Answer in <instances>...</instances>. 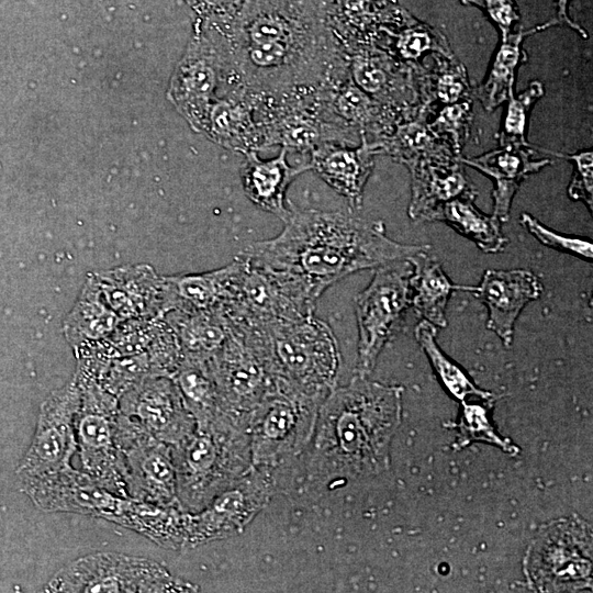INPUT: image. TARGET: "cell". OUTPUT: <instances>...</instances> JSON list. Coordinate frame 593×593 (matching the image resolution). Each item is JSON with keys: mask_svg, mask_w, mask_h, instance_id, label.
Masks as SVG:
<instances>
[{"mask_svg": "<svg viewBox=\"0 0 593 593\" xmlns=\"http://www.w3.org/2000/svg\"><path fill=\"white\" fill-rule=\"evenodd\" d=\"M286 148L271 159H260L257 152L245 154L240 167V179L246 197L261 210L269 212L283 223L291 214L286 204V191L289 184L304 171L311 170L310 164L291 166L287 161Z\"/></svg>", "mask_w": 593, "mask_h": 593, "instance_id": "cell-23", "label": "cell"}, {"mask_svg": "<svg viewBox=\"0 0 593 593\" xmlns=\"http://www.w3.org/2000/svg\"><path fill=\"white\" fill-rule=\"evenodd\" d=\"M541 290L539 280L528 270L489 269L480 286L472 287L470 292L486 305L488 327L510 346L516 318L528 302L539 298Z\"/></svg>", "mask_w": 593, "mask_h": 593, "instance_id": "cell-20", "label": "cell"}, {"mask_svg": "<svg viewBox=\"0 0 593 593\" xmlns=\"http://www.w3.org/2000/svg\"><path fill=\"white\" fill-rule=\"evenodd\" d=\"M186 513L179 505H159L124 497L109 521L168 549L186 547Z\"/></svg>", "mask_w": 593, "mask_h": 593, "instance_id": "cell-26", "label": "cell"}, {"mask_svg": "<svg viewBox=\"0 0 593 593\" xmlns=\"http://www.w3.org/2000/svg\"><path fill=\"white\" fill-rule=\"evenodd\" d=\"M186 1H187L189 4H191V2H192L193 0H186Z\"/></svg>", "mask_w": 593, "mask_h": 593, "instance_id": "cell-46", "label": "cell"}, {"mask_svg": "<svg viewBox=\"0 0 593 593\" xmlns=\"http://www.w3.org/2000/svg\"><path fill=\"white\" fill-rule=\"evenodd\" d=\"M120 413L172 447L187 439L197 423L171 377H149L119 398Z\"/></svg>", "mask_w": 593, "mask_h": 593, "instance_id": "cell-16", "label": "cell"}, {"mask_svg": "<svg viewBox=\"0 0 593 593\" xmlns=\"http://www.w3.org/2000/svg\"><path fill=\"white\" fill-rule=\"evenodd\" d=\"M542 94V85L539 81H533L529 87L516 98L514 97V93L510 96L502 130L497 135L501 146L510 144L528 146V143L525 139L528 114L534 103Z\"/></svg>", "mask_w": 593, "mask_h": 593, "instance_id": "cell-36", "label": "cell"}, {"mask_svg": "<svg viewBox=\"0 0 593 593\" xmlns=\"http://www.w3.org/2000/svg\"><path fill=\"white\" fill-rule=\"evenodd\" d=\"M532 32L534 30L510 33L502 40L485 81L474 92L485 110L496 109L513 94L515 69L525 59L521 44L524 36Z\"/></svg>", "mask_w": 593, "mask_h": 593, "instance_id": "cell-32", "label": "cell"}, {"mask_svg": "<svg viewBox=\"0 0 593 593\" xmlns=\"http://www.w3.org/2000/svg\"><path fill=\"white\" fill-rule=\"evenodd\" d=\"M115 441L127 497L179 505L172 446L156 439L120 412Z\"/></svg>", "mask_w": 593, "mask_h": 593, "instance_id": "cell-11", "label": "cell"}, {"mask_svg": "<svg viewBox=\"0 0 593 593\" xmlns=\"http://www.w3.org/2000/svg\"><path fill=\"white\" fill-rule=\"evenodd\" d=\"M273 238L251 242L239 256L298 283L313 300L333 283L356 271L406 259L425 245H404L389 238L381 221L343 212L299 209Z\"/></svg>", "mask_w": 593, "mask_h": 593, "instance_id": "cell-1", "label": "cell"}, {"mask_svg": "<svg viewBox=\"0 0 593 593\" xmlns=\"http://www.w3.org/2000/svg\"><path fill=\"white\" fill-rule=\"evenodd\" d=\"M104 300L122 320H154L167 312L164 276L147 264L90 272Z\"/></svg>", "mask_w": 593, "mask_h": 593, "instance_id": "cell-18", "label": "cell"}, {"mask_svg": "<svg viewBox=\"0 0 593 593\" xmlns=\"http://www.w3.org/2000/svg\"><path fill=\"white\" fill-rule=\"evenodd\" d=\"M395 47L401 57L417 59L430 49L446 47L439 34L421 24H412L398 34Z\"/></svg>", "mask_w": 593, "mask_h": 593, "instance_id": "cell-39", "label": "cell"}, {"mask_svg": "<svg viewBox=\"0 0 593 593\" xmlns=\"http://www.w3.org/2000/svg\"><path fill=\"white\" fill-rule=\"evenodd\" d=\"M273 492L272 472L253 467L202 510L186 513V547L192 548L243 532Z\"/></svg>", "mask_w": 593, "mask_h": 593, "instance_id": "cell-14", "label": "cell"}, {"mask_svg": "<svg viewBox=\"0 0 593 593\" xmlns=\"http://www.w3.org/2000/svg\"><path fill=\"white\" fill-rule=\"evenodd\" d=\"M469 114L470 104L468 102L452 103L440 112L429 128L437 133L454 135L455 143L458 144V135L467 126Z\"/></svg>", "mask_w": 593, "mask_h": 593, "instance_id": "cell-42", "label": "cell"}, {"mask_svg": "<svg viewBox=\"0 0 593 593\" xmlns=\"http://www.w3.org/2000/svg\"><path fill=\"white\" fill-rule=\"evenodd\" d=\"M411 276L406 259L385 264L377 268L369 286L357 295V376L371 373L381 350L400 328L412 304Z\"/></svg>", "mask_w": 593, "mask_h": 593, "instance_id": "cell-7", "label": "cell"}, {"mask_svg": "<svg viewBox=\"0 0 593 593\" xmlns=\"http://www.w3.org/2000/svg\"><path fill=\"white\" fill-rule=\"evenodd\" d=\"M528 147L529 145H500L499 148L478 157L459 158L460 163L478 169L494 180L493 216L500 222L508 220L512 201L521 183L529 175L550 164L549 159H533V150Z\"/></svg>", "mask_w": 593, "mask_h": 593, "instance_id": "cell-24", "label": "cell"}, {"mask_svg": "<svg viewBox=\"0 0 593 593\" xmlns=\"http://www.w3.org/2000/svg\"><path fill=\"white\" fill-rule=\"evenodd\" d=\"M224 75L221 51L202 26L178 63L168 89V99L188 121L192 130L202 133L211 105L219 97Z\"/></svg>", "mask_w": 593, "mask_h": 593, "instance_id": "cell-15", "label": "cell"}, {"mask_svg": "<svg viewBox=\"0 0 593 593\" xmlns=\"http://www.w3.org/2000/svg\"><path fill=\"white\" fill-rule=\"evenodd\" d=\"M533 545L526 571L540 590L581 589L591 579V536L581 519L559 521L546 528Z\"/></svg>", "mask_w": 593, "mask_h": 593, "instance_id": "cell-12", "label": "cell"}, {"mask_svg": "<svg viewBox=\"0 0 593 593\" xmlns=\"http://www.w3.org/2000/svg\"><path fill=\"white\" fill-rule=\"evenodd\" d=\"M402 387L356 376L324 398L312 437L310 481L377 474L389 467L391 439L401 423Z\"/></svg>", "mask_w": 593, "mask_h": 593, "instance_id": "cell-2", "label": "cell"}, {"mask_svg": "<svg viewBox=\"0 0 593 593\" xmlns=\"http://www.w3.org/2000/svg\"><path fill=\"white\" fill-rule=\"evenodd\" d=\"M121 322L89 272L63 322V332L67 343L76 351L108 338Z\"/></svg>", "mask_w": 593, "mask_h": 593, "instance_id": "cell-27", "label": "cell"}, {"mask_svg": "<svg viewBox=\"0 0 593 593\" xmlns=\"http://www.w3.org/2000/svg\"><path fill=\"white\" fill-rule=\"evenodd\" d=\"M324 398L276 378L246 418L253 467L273 472L301 455L311 444Z\"/></svg>", "mask_w": 593, "mask_h": 593, "instance_id": "cell-5", "label": "cell"}, {"mask_svg": "<svg viewBox=\"0 0 593 593\" xmlns=\"http://www.w3.org/2000/svg\"><path fill=\"white\" fill-rule=\"evenodd\" d=\"M376 144L380 153L392 156L409 168L423 160L452 157L447 148L436 144L417 123L400 126L393 136Z\"/></svg>", "mask_w": 593, "mask_h": 593, "instance_id": "cell-34", "label": "cell"}, {"mask_svg": "<svg viewBox=\"0 0 593 593\" xmlns=\"http://www.w3.org/2000/svg\"><path fill=\"white\" fill-rule=\"evenodd\" d=\"M251 327L261 338L276 378L322 396L336 387L340 353L337 339L325 322L313 314Z\"/></svg>", "mask_w": 593, "mask_h": 593, "instance_id": "cell-4", "label": "cell"}, {"mask_svg": "<svg viewBox=\"0 0 593 593\" xmlns=\"http://www.w3.org/2000/svg\"><path fill=\"white\" fill-rule=\"evenodd\" d=\"M465 4H474L483 9L499 26L502 40L510 34L513 23L519 20L517 7L513 0H461Z\"/></svg>", "mask_w": 593, "mask_h": 593, "instance_id": "cell-41", "label": "cell"}, {"mask_svg": "<svg viewBox=\"0 0 593 593\" xmlns=\"http://www.w3.org/2000/svg\"><path fill=\"white\" fill-rule=\"evenodd\" d=\"M355 85L365 93L383 97L389 88L390 76L384 63L376 56L355 55L350 60Z\"/></svg>", "mask_w": 593, "mask_h": 593, "instance_id": "cell-37", "label": "cell"}, {"mask_svg": "<svg viewBox=\"0 0 593 593\" xmlns=\"http://www.w3.org/2000/svg\"><path fill=\"white\" fill-rule=\"evenodd\" d=\"M163 318L174 329L182 356L208 360L226 342L232 322L223 307L211 310H170Z\"/></svg>", "mask_w": 593, "mask_h": 593, "instance_id": "cell-28", "label": "cell"}, {"mask_svg": "<svg viewBox=\"0 0 593 593\" xmlns=\"http://www.w3.org/2000/svg\"><path fill=\"white\" fill-rule=\"evenodd\" d=\"M242 265L243 259L237 255L232 262L215 270L164 276L167 312L223 307Z\"/></svg>", "mask_w": 593, "mask_h": 593, "instance_id": "cell-25", "label": "cell"}, {"mask_svg": "<svg viewBox=\"0 0 593 593\" xmlns=\"http://www.w3.org/2000/svg\"><path fill=\"white\" fill-rule=\"evenodd\" d=\"M473 198L465 195L446 202L435 214L434 221L449 224L485 253L502 251L507 238L501 231V222L493 215L482 213L474 205Z\"/></svg>", "mask_w": 593, "mask_h": 593, "instance_id": "cell-31", "label": "cell"}, {"mask_svg": "<svg viewBox=\"0 0 593 593\" xmlns=\"http://www.w3.org/2000/svg\"><path fill=\"white\" fill-rule=\"evenodd\" d=\"M244 0H193L191 7L199 19L208 21H224L234 16Z\"/></svg>", "mask_w": 593, "mask_h": 593, "instance_id": "cell-44", "label": "cell"}, {"mask_svg": "<svg viewBox=\"0 0 593 593\" xmlns=\"http://www.w3.org/2000/svg\"><path fill=\"white\" fill-rule=\"evenodd\" d=\"M406 260L412 266L410 279L412 305L424 320L435 326L445 327L446 306L449 295L455 290L471 291L472 287L454 284L445 275L440 264L434 260L426 250L411 255Z\"/></svg>", "mask_w": 593, "mask_h": 593, "instance_id": "cell-29", "label": "cell"}, {"mask_svg": "<svg viewBox=\"0 0 593 593\" xmlns=\"http://www.w3.org/2000/svg\"><path fill=\"white\" fill-rule=\"evenodd\" d=\"M177 499L184 512L194 513L232 486L251 468L245 422L222 413L172 447Z\"/></svg>", "mask_w": 593, "mask_h": 593, "instance_id": "cell-3", "label": "cell"}, {"mask_svg": "<svg viewBox=\"0 0 593 593\" xmlns=\"http://www.w3.org/2000/svg\"><path fill=\"white\" fill-rule=\"evenodd\" d=\"M256 103L239 90L225 91L210 108L202 134L232 152L247 154L265 150Z\"/></svg>", "mask_w": 593, "mask_h": 593, "instance_id": "cell-22", "label": "cell"}, {"mask_svg": "<svg viewBox=\"0 0 593 593\" xmlns=\"http://www.w3.org/2000/svg\"><path fill=\"white\" fill-rule=\"evenodd\" d=\"M242 259V268L223 305L233 323L258 326L314 314L316 301L298 283L244 257Z\"/></svg>", "mask_w": 593, "mask_h": 593, "instance_id": "cell-10", "label": "cell"}, {"mask_svg": "<svg viewBox=\"0 0 593 593\" xmlns=\"http://www.w3.org/2000/svg\"><path fill=\"white\" fill-rule=\"evenodd\" d=\"M54 593L198 592L199 586L174 577L155 560L121 552L80 557L56 571L44 586Z\"/></svg>", "mask_w": 593, "mask_h": 593, "instance_id": "cell-6", "label": "cell"}, {"mask_svg": "<svg viewBox=\"0 0 593 593\" xmlns=\"http://www.w3.org/2000/svg\"><path fill=\"white\" fill-rule=\"evenodd\" d=\"M409 169L412 176L409 215L412 220L434 221L435 214L446 202L459 197L475 195L459 158L423 160Z\"/></svg>", "mask_w": 593, "mask_h": 593, "instance_id": "cell-21", "label": "cell"}, {"mask_svg": "<svg viewBox=\"0 0 593 593\" xmlns=\"http://www.w3.org/2000/svg\"><path fill=\"white\" fill-rule=\"evenodd\" d=\"M521 223L540 243L548 247L581 257L586 260H591L593 257V244L588 239L561 235L549 230L528 213L522 214Z\"/></svg>", "mask_w": 593, "mask_h": 593, "instance_id": "cell-38", "label": "cell"}, {"mask_svg": "<svg viewBox=\"0 0 593 593\" xmlns=\"http://www.w3.org/2000/svg\"><path fill=\"white\" fill-rule=\"evenodd\" d=\"M80 403L81 389L74 376L42 402L32 441L15 470L18 479L71 467L77 452L75 419Z\"/></svg>", "mask_w": 593, "mask_h": 593, "instance_id": "cell-13", "label": "cell"}, {"mask_svg": "<svg viewBox=\"0 0 593 593\" xmlns=\"http://www.w3.org/2000/svg\"><path fill=\"white\" fill-rule=\"evenodd\" d=\"M437 96L446 103H455L466 96L468 85L462 70L445 69L437 79Z\"/></svg>", "mask_w": 593, "mask_h": 593, "instance_id": "cell-43", "label": "cell"}, {"mask_svg": "<svg viewBox=\"0 0 593 593\" xmlns=\"http://www.w3.org/2000/svg\"><path fill=\"white\" fill-rule=\"evenodd\" d=\"M575 163V171L568 192L573 200H582L592 210L593 203V155L581 152L575 155H559Z\"/></svg>", "mask_w": 593, "mask_h": 593, "instance_id": "cell-40", "label": "cell"}, {"mask_svg": "<svg viewBox=\"0 0 593 593\" xmlns=\"http://www.w3.org/2000/svg\"><path fill=\"white\" fill-rule=\"evenodd\" d=\"M455 426L459 430L456 448H462L471 441H484L511 455L518 452L514 445L496 433L489 418V409L484 405L463 403L459 422Z\"/></svg>", "mask_w": 593, "mask_h": 593, "instance_id": "cell-35", "label": "cell"}, {"mask_svg": "<svg viewBox=\"0 0 593 593\" xmlns=\"http://www.w3.org/2000/svg\"><path fill=\"white\" fill-rule=\"evenodd\" d=\"M74 378L81 389L75 433L82 471L109 492L127 497L115 441L119 399L89 377L75 372Z\"/></svg>", "mask_w": 593, "mask_h": 593, "instance_id": "cell-9", "label": "cell"}, {"mask_svg": "<svg viewBox=\"0 0 593 593\" xmlns=\"http://www.w3.org/2000/svg\"><path fill=\"white\" fill-rule=\"evenodd\" d=\"M436 326L426 320L415 327V337L447 391L460 401H465L467 396L491 401L493 395L478 388L467 373L441 351L436 343Z\"/></svg>", "mask_w": 593, "mask_h": 593, "instance_id": "cell-33", "label": "cell"}, {"mask_svg": "<svg viewBox=\"0 0 593 593\" xmlns=\"http://www.w3.org/2000/svg\"><path fill=\"white\" fill-rule=\"evenodd\" d=\"M206 361L217 385L223 411L246 423L249 412L276 379L257 331L232 322L226 342Z\"/></svg>", "mask_w": 593, "mask_h": 593, "instance_id": "cell-8", "label": "cell"}, {"mask_svg": "<svg viewBox=\"0 0 593 593\" xmlns=\"http://www.w3.org/2000/svg\"><path fill=\"white\" fill-rule=\"evenodd\" d=\"M556 2H557V9H558V12H557L558 21L560 23H564L569 26H572L573 29L579 31L584 37H586L585 32L578 24L573 23L568 16L567 14L568 0H556Z\"/></svg>", "mask_w": 593, "mask_h": 593, "instance_id": "cell-45", "label": "cell"}, {"mask_svg": "<svg viewBox=\"0 0 593 593\" xmlns=\"http://www.w3.org/2000/svg\"><path fill=\"white\" fill-rule=\"evenodd\" d=\"M20 490L44 512H66L110 519L124 497L118 496L72 466L18 479Z\"/></svg>", "mask_w": 593, "mask_h": 593, "instance_id": "cell-17", "label": "cell"}, {"mask_svg": "<svg viewBox=\"0 0 593 593\" xmlns=\"http://www.w3.org/2000/svg\"><path fill=\"white\" fill-rule=\"evenodd\" d=\"M171 378L197 425L205 424L225 413L206 360L182 356Z\"/></svg>", "mask_w": 593, "mask_h": 593, "instance_id": "cell-30", "label": "cell"}, {"mask_svg": "<svg viewBox=\"0 0 593 593\" xmlns=\"http://www.w3.org/2000/svg\"><path fill=\"white\" fill-rule=\"evenodd\" d=\"M311 170L323 179L355 210L362 205L363 189L372 172L378 145L361 135V145L349 147L343 143L325 142L311 152Z\"/></svg>", "mask_w": 593, "mask_h": 593, "instance_id": "cell-19", "label": "cell"}]
</instances>
